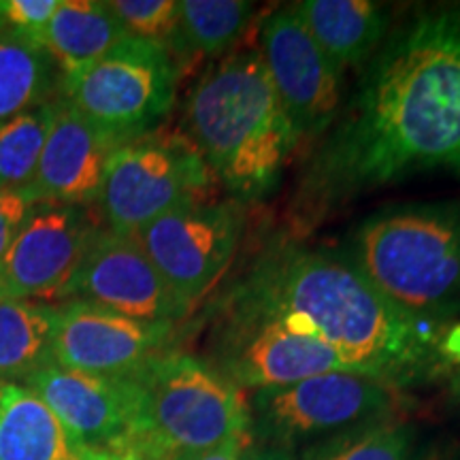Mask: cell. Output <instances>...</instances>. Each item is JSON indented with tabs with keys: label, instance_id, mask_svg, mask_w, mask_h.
<instances>
[{
	"label": "cell",
	"instance_id": "obj_1",
	"mask_svg": "<svg viewBox=\"0 0 460 460\" xmlns=\"http://www.w3.org/2000/svg\"><path fill=\"white\" fill-rule=\"evenodd\" d=\"M331 128L296 192L307 224L418 172L460 171V3L418 9L388 32Z\"/></svg>",
	"mask_w": 460,
	"mask_h": 460
},
{
	"label": "cell",
	"instance_id": "obj_2",
	"mask_svg": "<svg viewBox=\"0 0 460 460\" xmlns=\"http://www.w3.org/2000/svg\"><path fill=\"white\" fill-rule=\"evenodd\" d=\"M226 298L318 337L349 371L390 386L416 377L437 358L430 322L394 307L349 258L296 241L264 247Z\"/></svg>",
	"mask_w": 460,
	"mask_h": 460
},
{
	"label": "cell",
	"instance_id": "obj_3",
	"mask_svg": "<svg viewBox=\"0 0 460 460\" xmlns=\"http://www.w3.org/2000/svg\"><path fill=\"white\" fill-rule=\"evenodd\" d=\"M183 135L241 203L267 199L298 146L258 49L217 60L183 107Z\"/></svg>",
	"mask_w": 460,
	"mask_h": 460
},
{
	"label": "cell",
	"instance_id": "obj_4",
	"mask_svg": "<svg viewBox=\"0 0 460 460\" xmlns=\"http://www.w3.org/2000/svg\"><path fill=\"white\" fill-rule=\"evenodd\" d=\"M349 261L411 318L430 322L460 307V203L388 207L362 220Z\"/></svg>",
	"mask_w": 460,
	"mask_h": 460
},
{
	"label": "cell",
	"instance_id": "obj_5",
	"mask_svg": "<svg viewBox=\"0 0 460 460\" xmlns=\"http://www.w3.org/2000/svg\"><path fill=\"white\" fill-rule=\"evenodd\" d=\"M135 376L143 388L139 454L146 460H171L250 435L247 399L209 360L171 349Z\"/></svg>",
	"mask_w": 460,
	"mask_h": 460
},
{
	"label": "cell",
	"instance_id": "obj_6",
	"mask_svg": "<svg viewBox=\"0 0 460 460\" xmlns=\"http://www.w3.org/2000/svg\"><path fill=\"white\" fill-rule=\"evenodd\" d=\"M175 90L171 51L132 37L82 71L60 77V99L122 143L156 130L175 102Z\"/></svg>",
	"mask_w": 460,
	"mask_h": 460
},
{
	"label": "cell",
	"instance_id": "obj_7",
	"mask_svg": "<svg viewBox=\"0 0 460 460\" xmlns=\"http://www.w3.org/2000/svg\"><path fill=\"white\" fill-rule=\"evenodd\" d=\"M209 183V166L183 132L152 130L115 149L99 203L109 230L135 237L172 207L203 199Z\"/></svg>",
	"mask_w": 460,
	"mask_h": 460
},
{
	"label": "cell",
	"instance_id": "obj_8",
	"mask_svg": "<svg viewBox=\"0 0 460 460\" xmlns=\"http://www.w3.org/2000/svg\"><path fill=\"white\" fill-rule=\"evenodd\" d=\"M247 405L252 439L296 450L301 444L384 420L394 407V393L382 379L339 371L254 390Z\"/></svg>",
	"mask_w": 460,
	"mask_h": 460
},
{
	"label": "cell",
	"instance_id": "obj_9",
	"mask_svg": "<svg viewBox=\"0 0 460 460\" xmlns=\"http://www.w3.org/2000/svg\"><path fill=\"white\" fill-rule=\"evenodd\" d=\"M211 365L239 388H281L324 373L348 371L335 349L275 315L224 298L211 329Z\"/></svg>",
	"mask_w": 460,
	"mask_h": 460
},
{
	"label": "cell",
	"instance_id": "obj_10",
	"mask_svg": "<svg viewBox=\"0 0 460 460\" xmlns=\"http://www.w3.org/2000/svg\"><path fill=\"white\" fill-rule=\"evenodd\" d=\"M241 226L237 205L200 199L172 207L135 239L172 292L194 307L226 275L237 254Z\"/></svg>",
	"mask_w": 460,
	"mask_h": 460
},
{
	"label": "cell",
	"instance_id": "obj_11",
	"mask_svg": "<svg viewBox=\"0 0 460 460\" xmlns=\"http://www.w3.org/2000/svg\"><path fill=\"white\" fill-rule=\"evenodd\" d=\"M24 386L88 450L139 454L143 388L137 376H92L49 365L28 377Z\"/></svg>",
	"mask_w": 460,
	"mask_h": 460
},
{
	"label": "cell",
	"instance_id": "obj_12",
	"mask_svg": "<svg viewBox=\"0 0 460 460\" xmlns=\"http://www.w3.org/2000/svg\"><path fill=\"white\" fill-rule=\"evenodd\" d=\"M171 322H146L88 301L56 305L51 356L62 369L128 377L171 352Z\"/></svg>",
	"mask_w": 460,
	"mask_h": 460
},
{
	"label": "cell",
	"instance_id": "obj_13",
	"mask_svg": "<svg viewBox=\"0 0 460 460\" xmlns=\"http://www.w3.org/2000/svg\"><path fill=\"white\" fill-rule=\"evenodd\" d=\"M261 56L298 139H318L341 113V75L295 11L264 20Z\"/></svg>",
	"mask_w": 460,
	"mask_h": 460
},
{
	"label": "cell",
	"instance_id": "obj_14",
	"mask_svg": "<svg viewBox=\"0 0 460 460\" xmlns=\"http://www.w3.org/2000/svg\"><path fill=\"white\" fill-rule=\"evenodd\" d=\"M96 233L88 207L32 203L0 258V295L60 298Z\"/></svg>",
	"mask_w": 460,
	"mask_h": 460
},
{
	"label": "cell",
	"instance_id": "obj_15",
	"mask_svg": "<svg viewBox=\"0 0 460 460\" xmlns=\"http://www.w3.org/2000/svg\"><path fill=\"white\" fill-rule=\"evenodd\" d=\"M60 301H88L146 322H180L192 307L172 292L139 241L99 228Z\"/></svg>",
	"mask_w": 460,
	"mask_h": 460
},
{
	"label": "cell",
	"instance_id": "obj_16",
	"mask_svg": "<svg viewBox=\"0 0 460 460\" xmlns=\"http://www.w3.org/2000/svg\"><path fill=\"white\" fill-rule=\"evenodd\" d=\"M119 146L124 143L60 99L37 175L24 190L26 199L75 207L99 203L109 160Z\"/></svg>",
	"mask_w": 460,
	"mask_h": 460
},
{
	"label": "cell",
	"instance_id": "obj_17",
	"mask_svg": "<svg viewBox=\"0 0 460 460\" xmlns=\"http://www.w3.org/2000/svg\"><path fill=\"white\" fill-rule=\"evenodd\" d=\"M292 11L341 71L371 60L390 32V11L371 0H303Z\"/></svg>",
	"mask_w": 460,
	"mask_h": 460
},
{
	"label": "cell",
	"instance_id": "obj_18",
	"mask_svg": "<svg viewBox=\"0 0 460 460\" xmlns=\"http://www.w3.org/2000/svg\"><path fill=\"white\" fill-rule=\"evenodd\" d=\"M92 452L24 384L0 390V460H84Z\"/></svg>",
	"mask_w": 460,
	"mask_h": 460
},
{
	"label": "cell",
	"instance_id": "obj_19",
	"mask_svg": "<svg viewBox=\"0 0 460 460\" xmlns=\"http://www.w3.org/2000/svg\"><path fill=\"white\" fill-rule=\"evenodd\" d=\"M128 39L107 3L60 0L43 32V49L65 75L82 71Z\"/></svg>",
	"mask_w": 460,
	"mask_h": 460
},
{
	"label": "cell",
	"instance_id": "obj_20",
	"mask_svg": "<svg viewBox=\"0 0 460 460\" xmlns=\"http://www.w3.org/2000/svg\"><path fill=\"white\" fill-rule=\"evenodd\" d=\"M56 305L0 295V382L17 384L54 365Z\"/></svg>",
	"mask_w": 460,
	"mask_h": 460
},
{
	"label": "cell",
	"instance_id": "obj_21",
	"mask_svg": "<svg viewBox=\"0 0 460 460\" xmlns=\"http://www.w3.org/2000/svg\"><path fill=\"white\" fill-rule=\"evenodd\" d=\"M56 65L41 45L0 34V124L54 101Z\"/></svg>",
	"mask_w": 460,
	"mask_h": 460
},
{
	"label": "cell",
	"instance_id": "obj_22",
	"mask_svg": "<svg viewBox=\"0 0 460 460\" xmlns=\"http://www.w3.org/2000/svg\"><path fill=\"white\" fill-rule=\"evenodd\" d=\"M254 11L256 4L243 0H181L172 54L209 58L226 54L243 37Z\"/></svg>",
	"mask_w": 460,
	"mask_h": 460
},
{
	"label": "cell",
	"instance_id": "obj_23",
	"mask_svg": "<svg viewBox=\"0 0 460 460\" xmlns=\"http://www.w3.org/2000/svg\"><path fill=\"white\" fill-rule=\"evenodd\" d=\"M60 96L0 124V188L24 190L37 175Z\"/></svg>",
	"mask_w": 460,
	"mask_h": 460
},
{
	"label": "cell",
	"instance_id": "obj_24",
	"mask_svg": "<svg viewBox=\"0 0 460 460\" xmlns=\"http://www.w3.org/2000/svg\"><path fill=\"white\" fill-rule=\"evenodd\" d=\"M410 444V429L376 420L309 444L298 460H407Z\"/></svg>",
	"mask_w": 460,
	"mask_h": 460
},
{
	"label": "cell",
	"instance_id": "obj_25",
	"mask_svg": "<svg viewBox=\"0 0 460 460\" xmlns=\"http://www.w3.org/2000/svg\"><path fill=\"white\" fill-rule=\"evenodd\" d=\"M107 4L128 37L158 43L172 54L180 31L177 0H111Z\"/></svg>",
	"mask_w": 460,
	"mask_h": 460
},
{
	"label": "cell",
	"instance_id": "obj_26",
	"mask_svg": "<svg viewBox=\"0 0 460 460\" xmlns=\"http://www.w3.org/2000/svg\"><path fill=\"white\" fill-rule=\"evenodd\" d=\"M58 4L60 0H0V34L41 45Z\"/></svg>",
	"mask_w": 460,
	"mask_h": 460
},
{
	"label": "cell",
	"instance_id": "obj_27",
	"mask_svg": "<svg viewBox=\"0 0 460 460\" xmlns=\"http://www.w3.org/2000/svg\"><path fill=\"white\" fill-rule=\"evenodd\" d=\"M31 200L22 190H3L0 188V258L4 256L11 241L20 230L22 222L31 209Z\"/></svg>",
	"mask_w": 460,
	"mask_h": 460
},
{
	"label": "cell",
	"instance_id": "obj_28",
	"mask_svg": "<svg viewBox=\"0 0 460 460\" xmlns=\"http://www.w3.org/2000/svg\"><path fill=\"white\" fill-rule=\"evenodd\" d=\"M252 435H239V437H230V439L222 441L214 447H207V450H199V452H183L172 456L171 460H239L243 447L250 444Z\"/></svg>",
	"mask_w": 460,
	"mask_h": 460
},
{
	"label": "cell",
	"instance_id": "obj_29",
	"mask_svg": "<svg viewBox=\"0 0 460 460\" xmlns=\"http://www.w3.org/2000/svg\"><path fill=\"white\" fill-rule=\"evenodd\" d=\"M239 460H298L295 447L278 446V444H261V441L250 439L243 447Z\"/></svg>",
	"mask_w": 460,
	"mask_h": 460
},
{
	"label": "cell",
	"instance_id": "obj_30",
	"mask_svg": "<svg viewBox=\"0 0 460 460\" xmlns=\"http://www.w3.org/2000/svg\"><path fill=\"white\" fill-rule=\"evenodd\" d=\"M84 460H146L135 452H88Z\"/></svg>",
	"mask_w": 460,
	"mask_h": 460
},
{
	"label": "cell",
	"instance_id": "obj_31",
	"mask_svg": "<svg viewBox=\"0 0 460 460\" xmlns=\"http://www.w3.org/2000/svg\"><path fill=\"white\" fill-rule=\"evenodd\" d=\"M450 386H452V394L456 396V399L460 401V365L454 367L452 379H450Z\"/></svg>",
	"mask_w": 460,
	"mask_h": 460
},
{
	"label": "cell",
	"instance_id": "obj_32",
	"mask_svg": "<svg viewBox=\"0 0 460 460\" xmlns=\"http://www.w3.org/2000/svg\"><path fill=\"white\" fill-rule=\"evenodd\" d=\"M3 386H4V384H3V382H0V390H3Z\"/></svg>",
	"mask_w": 460,
	"mask_h": 460
}]
</instances>
